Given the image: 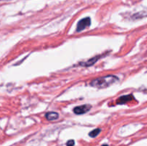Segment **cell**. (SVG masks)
Instances as JSON below:
<instances>
[{
  "instance_id": "6da1fadb",
  "label": "cell",
  "mask_w": 147,
  "mask_h": 146,
  "mask_svg": "<svg viewBox=\"0 0 147 146\" xmlns=\"http://www.w3.org/2000/svg\"><path fill=\"white\" fill-rule=\"evenodd\" d=\"M119 77L115 75H108L96 78L90 82V85L96 88H106L119 82Z\"/></svg>"
},
{
  "instance_id": "7a4b0ae2",
  "label": "cell",
  "mask_w": 147,
  "mask_h": 146,
  "mask_svg": "<svg viewBox=\"0 0 147 146\" xmlns=\"http://www.w3.org/2000/svg\"><path fill=\"white\" fill-rule=\"evenodd\" d=\"M90 19L89 17H86V18L82 19L81 20L78 21L77 24V28H76V31H81L84 30L85 29L88 27L90 25Z\"/></svg>"
},
{
  "instance_id": "3957f363",
  "label": "cell",
  "mask_w": 147,
  "mask_h": 146,
  "mask_svg": "<svg viewBox=\"0 0 147 146\" xmlns=\"http://www.w3.org/2000/svg\"><path fill=\"white\" fill-rule=\"evenodd\" d=\"M91 105L90 104H83L80 106H77L73 109V112L76 115H83L88 113L91 109Z\"/></svg>"
},
{
  "instance_id": "277c9868",
  "label": "cell",
  "mask_w": 147,
  "mask_h": 146,
  "mask_svg": "<svg viewBox=\"0 0 147 146\" xmlns=\"http://www.w3.org/2000/svg\"><path fill=\"white\" fill-rule=\"evenodd\" d=\"M134 97L132 94H128V95H124V96H122V97H119V99L117 100L116 101V103L117 104H125L126 102H128L131 101V100H133Z\"/></svg>"
},
{
  "instance_id": "5b68a950",
  "label": "cell",
  "mask_w": 147,
  "mask_h": 146,
  "mask_svg": "<svg viewBox=\"0 0 147 146\" xmlns=\"http://www.w3.org/2000/svg\"><path fill=\"white\" fill-rule=\"evenodd\" d=\"M45 117L47 120H55L59 117V115L55 112H49L45 115Z\"/></svg>"
},
{
  "instance_id": "8992f818",
  "label": "cell",
  "mask_w": 147,
  "mask_h": 146,
  "mask_svg": "<svg viewBox=\"0 0 147 146\" xmlns=\"http://www.w3.org/2000/svg\"><path fill=\"white\" fill-rule=\"evenodd\" d=\"M100 56H97V57H93V58L90 59V60H88V61L87 62L85 63L84 65L85 66H87V67L92 65V64H94V63L96 62H97V60H99V59H100Z\"/></svg>"
},
{
  "instance_id": "52a82bcc",
  "label": "cell",
  "mask_w": 147,
  "mask_h": 146,
  "mask_svg": "<svg viewBox=\"0 0 147 146\" xmlns=\"http://www.w3.org/2000/svg\"><path fill=\"white\" fill-rule=\"evenodd\" d=\"M100 131H101V130H100V129H99V128L95 129V130H93V131H91L90 133H89V136H90V137H96V136H97L100 133Z\"/></svg>"
},
{
  "instance_id": "ba28073f",
  "label": "cell",
  "mask_w": 147,
  "mask_h": 146,
  "mask_svg": "<svg viewBox=\"0 0 147 146\" xmlns=\"http://www.w3.org/2000/svg\"><path fill=\"white\" fill-rule=\"evenodd\" d=\"M75 145V141L73 140H70L69 141H67V146H74Z\"/></svg>"
},
{
  "instance_id": "9c48e42d",
  "label": "cell",
  "mask_w": 147,
  "mask_h": 146,
  "mask_svg": "<svg viewBox=\"0 0 147 146\" xmlns=\"http://www.w3.org/2000/svg\"><path fill=\"white\" fill-rule=\"evenodd\" d=\"M101 146H108L107 145H101Z\"/></svg>"
}]
</instances>
